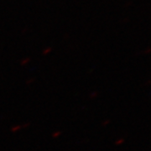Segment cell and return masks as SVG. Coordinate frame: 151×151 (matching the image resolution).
Returning a JSON list of instances; mask_svg holds the SVG:
<instances>
[{
  "label": "cell",
  "instance_id": "4",
  "mask_svg": "<svg viewBox=\"0 0 151 151\" xmlns=\"http://www.w3.org/2000/svg\"><path fill=\"white\" fill-rule=\"evenodd\" d=\"M97 96H98V92H93L90 94V97H91V98H95V97H97Z\"/></svg>",
  "mask_w": 151,
  "mask_h": 151
},
{
  "label": "cell",
  "instance_id": "1",
  "mask_svg": "<svg viewBox=\"0 0 151 151\" xmlns=\"http://www.w3.org/2000/svg\"><path fill=\"white\" fill-rule=\"evenodd\" d=\"M22 129H24V128H23V124H20V125H15V126H14V127L11 128L10 131L11 133L14 134V133H17V132L20 131Z\"/></svg>",
  "mask_w": 151,
  "mask_h": 151
},
{
  "label": "cell",
  "instance_id": "5",
  "mask_svg": "<svg viewBox=\"0 0 151 151\" xmlns=\"http://www.w3.org/2000/svg\"><path fill=\"white\" fill-rule=\"evenodd\" d=\"M109 124H110V120H106V121H104L103 123V126L105 127V126H107V125Z\"/></svg>",
  "mask_w": 151,
  "mask_h": 151
},
{
  "label": "cell",
  "instance_id": "3",
  "mask_svg": "<svg viewBox=\"0 0 151 151\" xmlns=\"http://www.w3.org/2000/svg\"><path fill=\"white\" fill-rule=\"evenodd\" d=\"M124 143V139H123V138H121V139H119L118 140H116V142H115V145H123Z\"/></svg>",
  "mask_w": 151,
  "mask_h": 151
},
{
  "label": "cell",
  "instance_id": "2",
  "mask_svg": "<svg viewBox=\"0 0 151 151\" xmlns=\"http://www.w3.org/2000/svg\"><path fill=\"white\" fill-rule=\"evenodd\" d=\"M60 134H61V132L60 131H55V132H54L53 134H52V138L53 139H57V138H59L60 136Z\"/></svg>",
  "mask_w": 151,
  "mask_h": 151
}]
</instances>
